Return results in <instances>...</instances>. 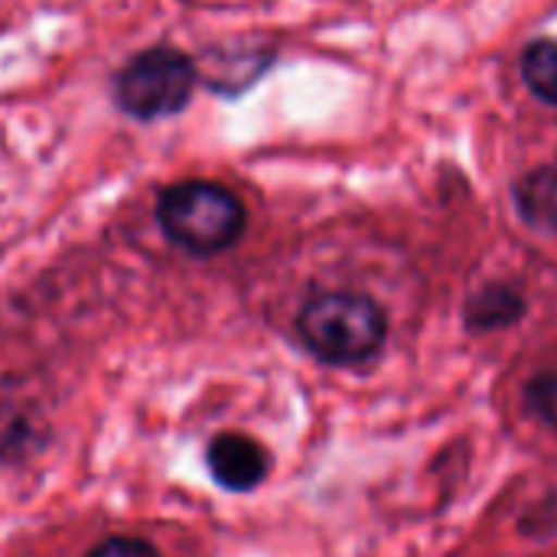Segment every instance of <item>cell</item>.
I'll return each mask as SVG.
<instances>
[{"label":"cell","instance_id":"1","mask_svg":"<svg viewBox=\"0 0 557 557\" xmlns=\"http://www.w3.org/2000/svg\"><path fill=\"white\" fill-rule=\"evenodd\" d=\"M297 336L326 366H362L388 336L385 310L359 290H320L297 313Z\"/></svg>","mask_w":557,"mask_h":557},{"label":"cell","instance_id":"2","mask_svg":"<svg viewBox=\"0 0 557 557\" xmlns=\"http://www.w3.org/2000/svg\"><path fill=\"white\" fill-rule=\"evenodd\" d=\"M245 222L248 212L242 199L212 180L173 183L157 199V225L163 238L196 258L228 251L242 238Z\"/></svg>","mask_w":557,"mask_h":557},{"label":"cell","instance_id":"3","mask_svg":"<svg viewBox=\"0 0 557 557\" xmlns=\"http://www.w3.org/2000/svg\"><path fill=\"white\" fill-rule=\"evenodd\" d=\"M199 82L196 62L173 46H153L137 52L114 78L117 108L137 121L170 117L186 108Z\"/></svg>","mask_w":557,"mask_h":557},{"label":"cell","instance_id":"4","mask_svg":"<svg viewBox=\"0 0 557 557\" xmlns=\"http://www.w3.org/2000/svg\"><path fill=\"white\" fill-rule=\"evenodd\" d=\"M206 467L212 480L228 493H251L271 473V454L248 434L225 431L215 434L206 447Z\"/></svg>","mask_w":557,"mask_h":557},{"label":"cell","instance_id":"5","mask_svg":"<svg viewBox=\"0 0 557 557\" xmlns=\"http://www.w3.org/2000/svg\"><path fill=\"white\" fill-rule=\"evenodd\" d=\"M512 196H516L519 215L532 228L557 235V163H545V166H535L532 173H525L516 183Z\"/></svg>","mask_w":557,"mask_h":557},{"label":"cell","instance_id":"6","mask_svg":"<svg viewBox=\"0 0 557 557\" xmlns=\"http://www.w3.org/2000/svg\"><path fill=\"white\" fill-rule=\"evenodd\" d=\"M522 313H525V297L509 284H486L463 307L467 330H473V333L506 330V326L519 323Z\"/></svg>","mask_w":557,"mask_h":557},{"label":"cell","instance_id":"7","mask_svg":"<svg viewBox=\"0 0 557 557\" xmlns=\"http://www.w3.org/2000/svg\"><path fill=\"white\" fill-rule=\"evenodd\" d=\"M522 78L529 91L557 108V39H535L522 55Z\"/></svg>","mask_w":557,"mask_h":557},{"label":"cell","instance_id":"8","mask_svg":"<svg viewBox=\"0 0 557 557\" xmlns=\"http://www.w3.org/2000/svg\"><path fill=\"white\" fill-rule=\"evenodd\" d=\"M525 401L545 424L557 428V369H545V372L529 379Z\"/></svg>","mask_w":557,"mask_h":557},{"label":"cell","instance_id":"9","mask_svg":"<svg viewBox=\"0 0 557 557\" xmlns=\"http://www.w3.org/2000/svg\"><path fill=\"white\" fill-rule=\"evenodd\" d=\"M85 557H160V552L153 548V542L137 539V535H114L98 542Z\"/></svg>","mask_w":557,"mask_h":557}]
</instances>
